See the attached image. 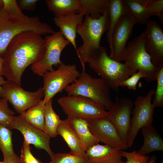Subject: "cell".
<instances>
[{
	"label": "cell",
	"instance_id": "74e56055",
	"mask_svg": "<svg viewBox=\"0 0 163 163\" xmlns=\"http://www.w3.org/2000/svg\"><path fill=\"white\" fill-rule=\"evenodd\" d=\"M0 163H21L20 161V158L17 156L14 159L8 161H0Z\"/></svg>",
	"mask_w": 163,
	"mask_h": 163
},
{
	"label": "cell",
	"instance_id": "7c38bea8",
	"mask_svg": "<svg viewBox=\"0 0 163 163\" xmlns=\"http://www.w3.org/2000/svg\"><path fill=\"white\" fill-rule=\"evenodd\" d=\"M8 128L19 131L24 140L37 149L44 150L51 158L54 153L50 145V138L44 131L32 126L19 116H14Z\"/></svg>",
	"mask_w": 163,
	"mask_h": 163
},
{
	"label": "cell",
	"instance_id": "44dd1931",
	"mask_svg": "<svg viewBox=\"0 0 163 163\" xmlns=\"http://www.w3.org/2000/svg\"><path fill=\"white\" fill-rule=\"evenodd\" d=\"M142 133L144 141L137 152L145 155L154 151L163 150V140L155 128L150 126L142 127Z\"/></svg>",
	"mask_w": 163,
	"mask_h": 163
},
{
	"label": "cell",
	"instance_id": "e0dca14e",
	"mask_svg": "<svg viewBox=\"0 0 163 163\" xmlns=\"http://www.w3.org/2000/svg\"><path fill=\"white\" fill-rule=\"evenodd\" d=\"M120 150L107 145L97 144L86 151L87 160L90 163H125Z\"/></svg>",
	"mask_w": 163,
	"mask_h": 163
},
{
	"label": "cell",
	"instance_id": "cb8c5ba5",
	"mask_svg": "<svg viewBox=\"0 0 163 163\" xmlns=\"http://www.w3.org/2000/svg\"><path fill=\"white\" fill-rule=\"evenodd\" d=\"M48 9L57 17L78 13L80 8L78 0H46Z\"/></svg>",
	"mask_w": 163,
	"mask_h": 163
},
{
	"label": "cell",
	"instance_id": "e575fe53",
	"mask_svg": "<svg viewBox=\"0 0 163 163\" xmlns=\"http://www.w3.org/2000/svg\"><path fill=\"white\" fill-rule=\"evenodd\" d=\"M144 73L141 71H138L130 77L121 82L120 86L126 87L127 88L131 90L136 91V85L142 78H145Z\"/></svg>",
	"mask_w": 163,
	"mask_h": 163
},
{
	"label": "cell",
	"instance_id": "f1b7e54d",
	"mask_svg": "<svg viewBox=\"0 0 163 163\" xmlns=\"http://www.w3.org/2000/svg\"><path fill=\"white\" fill-rule=\"evenodd\" d=\"M48 163H90L87 160L71 152L54 153Z\"/></svg>",
	"mask_w": 163,
	"mask_h": 163
},
{
	"label": "cell",
	"instance_id": "4fadbf2b",
	"mask_svg": "<svg viewBox=\"0 0 163 163\" xmlns=\"http://www.w3.org/2000/svg\"><path fill=\"white\" fill-rule=\"evenodd\" d=\"M88 123L90 132L99 142L120 150L128 148L115 127L106 117L88 120Z\"/></svg>",
	"mask_w": 163,
	"mask_h": 163
},
{
	"label": "cell",
	"instance_id": "ab89813d",
	"mask_svg": "<svg viewBox=\"0 0 163 163\" xmlns=\"http://www.w3.org/2000/svg\"><path fill=\"white\" fill-rule=\"evenodd\" d=\"M3 3L2 0H0V7L3 6Z\"/></svg>",
	"mask_w": 163,
	"mask_h": 163
},
{
	"label": "cell",
	"instance_id": "ba28073f",
	"mask_svg": "<svg viewBox=\"0 0 163 163\" xmlns=\"http://www.w3.org/2000/svg\"><path fill=\"white\" fill-rule=\"evenodd\" d=\"M154 92V90L150 89L145 96H139L134 101L127 138V145L128 148L132 146L140 129L144 127L152 126L155 109L152 100Z\"/></svg>",
	"mask_w": 163,
	"mask_h": 163
},
{
	"label": "cell",
	"instance_id": "83f0119b",
	"mask_svg": "<svg viewBox=\"0 0 163 163\" xmlns=\"http://www.w3.org/2000/svg\"><path fill=\"white\" fill-rule=\"evenodd\" d=\"M120 153L122 157L126 158L127 161L125 163H156L155 155L150 157L146 155L139 154L136 150L131 152L120 150Z\"/></svg>",
	"mask_w": 163,
	"mask_h": 163
},
{
	"label": "cell",
	"instance_id": "2e32d148",
	"mask_svg": "<svg viewBox=\"0 0 163 163\" xmlns=\"http://www.w3.org/2000/svg\"><path fill=\"white\" fill-rule=\"evenodd\" d=\"M83 16L78 13H72L55 16L53 18L56 26L59 28L65 38L71 43L75 51L77 48L76 42L77 29L78 24L83 21Z\"/></svg>",
	"mask_w": 163,
	"mask_h": 163
},
{
	"label": "cell",
	"instance_id": "d6986e66",
	"mask_svg": "<svg viewBox=\"0 0 163 163\" xmlns=\"http://www.w3.org/2000/svg\"><path fill=\"white\" fill-rule=\"evenodd\" d=\"M66 119L86 151L92 146L98 144L99 142L90 130L88 120L72 116H67Z\"/></svg>",
	"mask_w": 163,
	"mask_h": 163
},
{
	"label": "cell",
	"instance_id": "836d02e7",
	"mask_svg": "<svg viewBox=\"0 0 163 163\" xmlns=\"http://www.w3.org/2000/svg\"><path fill=\"white\" fill-rule=\"evenodd\" d=\"M30 145L24 140L21 150V163H43L32 154Z\"/></svg>",
	"mask_w": 163,
	"mask_h": 163
},
{
	"label": "cell",
	"instance_id": "1f68e13d",
	"mask_svg": "<svg viewBox=\"0 0 163 163\" xmlns=\"http://www.w3.org/2000/svg\"><path fill=\"white\" fill-rule=\"evenodd\" d=\"M2 0L3 4V10L15 18L20 20H24L29 18L22 12L16 0Z\"/></svg>",
	"mask_w": 163,
	"mask_h": 163
},
{
	"label": "cell",
	"instance_id": "f546056e",
	"mask_svg": "<svg viewBox=\"0 0 163 163\" xmlns=\"http://www.w3.org/2000/svg\"><path fill=\"white\" fill-rule=\"evenodd\" d=\"M156 81H157L156 87L152 103L155 108L163 106V66L158 69Z\"/></svg>",
	"mask_w": 163,
	"mask_h": 163
},
{
	"label": "cell",
	"instance_id": "52a82bcc",
	"mask_svg": "<svg viewBox=\"0 0 163 163\" xmlns=\"http://www.w3.org/2000/svg\"><path fill=\"white\" fill-rule=\"evenodd\" d=\"M57 102L67 116L89 120L105 117L107 114L103 106L83 96H63L58 99Z\"/></svg>",
	"mask_w": 163,
	"mask_h": 163
},
{
	"label": "cell",
	"instance_id": "f35d334b",
	"mask_svg": "<svg viewBox=\"0 0 163 163\" xmlns=\"http://www.w3.org/2000/svg\"><path fill=\"white\" fill-rule=\"evenodd\" d=\"M3 57L0 56V76H3Z\"/></svg>",
	"mask_w": 163,
	"mask_h": 163
},
{
	"label": "cell",
	"instance_id": "ffe728a7",
	"mask_svg": "<svg viewBox=\"0 0 163 163\" xmlns=\"http://www.w3.org/2000/svg\"><path fill=\"white\" fill-rule=\"evenodd\" d=\"M129 12L123 0H110L108 10L109 24L106 36L110 50L113 30L123 17Z\"/></svg>",
	"mask_w": 163,
	"mask_h": 163
},
{
	"label": "cell",
	"instance_id": "8fae6325",
	"mask_svg": "<svg viewBox=\"0 0 163 163\" xmlns=\"http://www.w3.org/2000/svg\"><path fill=\"white\" fill-rule=\"evenodd\" d=\"M133 103L126 97L115 101L106 117L114 126L122 140L127 145Z\"/></svg>",
	"mask_w": 163,
	"mask_h": 163
},
{
	"label": "cell",
	"instance_id": "603a6c76",
	"mask_svg": "<svg viewBox=\"0 0 163 163\" xmlns=\"http://www.w3.org/2000/svg\"><path fill=\"white\" fill-rule=\"evenodd\" d=\"M45 104L41 99L37 104L20 114L19 116L32 126L44 131Z\"/></svg>",
	"mask_w": 163,
	"mask_h": 163
},
{
	"label": "cell",
	"instance_id": "5b68a950",
	"mask_svg": "<svg viewBox=\"0 0 163 163\" xmlns=\"http://www.w3.org/2000/svg\"><path fill=\"white\" fill-rule=\"evenodd\" d=\"M123 61L130 70L135 73L141 71L148 82L156 81L158 69L152 64L145 45L144 33L135 37L126 46L122 57Z\"/></svg>",
	"mask_w": 163,
	"mask_h": 163
},
{
	"label": "cell",
	"instance_id": "4316f807",
	"mask_svg": "<svg viewBox=\"0 0 163 163\" xmlns=\"http://www.w3.org/2000/svg\"><path fill=\"white\" fill-rule=\"evenodd\" d=\"M11 129L0 124V149L3 155L4 161L14 159L18 155L13 148Z\"/></svg>",
	"mask_w": 163,
	"mask_h": 163
},
{
	"label": "cell",
	"instance_id": "9a60e30c",
	"mask_svg": "<svg viewBox=\"0 0 163 163\" xmlns=\"http://www.w3.org/2000/svg\"><path fill=\"white\" fill-rule=\"evenodd\" d=\"M137 22L128 13L124 15L115 28L112 37V47L110 56L121 62L127 42L132 34L133 28Z\"/></svg>",
	"mask_w": 163,
	"mask_h": 163
},
{
	"label": "cell",
	"instance_id": "3957f363",
	"mask_svg": "<svg viewBox=\"0 0 163 163\" xmlns=\"http://www.w3.org/2000/svg\"><path fill=\"white\" fill-rule=\"evenodd\" d=\"M109 24L108 11L98 18H92L86 15L84 20L78 24L77 34L81 37L83 44L76 52L81 63L82 71L92 53L98 48L103 34L107 31Z\"/></svg>",
	"mask_w": 163,
	"mask_h": 163
},
{
	"label": "cell",
	"instance_id": "9c48e42d",
	"mask_svg": "<svg viewBox=\"0 0 163 163\" xmlns=\"http://www.w3.org/2000/svg\"><path fill=\"white\" fill-rule=\"evenodd\" d=\"M44 39L46 48L44 56L41 59L31 66L32 72L41 76L46 72L54 70L53 66H58L62 62L60 58L62 51L70 43L60 31L46 36Z\"/></svg>",
	"mask_w": 163,
	"mask_h": 163
},
{
	"label": "cell",
	"instance_id": "ac0fdd59",
	"mask_svg": "<svg viewBox=\"0 0 163 163\" xmlns=\"http://www.w3.org/2000/svg\"><path fill=\"white\" fill-rule=\"evenodd\" d=\"M56 133L61 136L66 143L70 149V152L87 160L86 151L66 119L62 120L57 127Z\"/></svg>",
	"mask_w": 163,
	"mask_h": 163
},
{
	"label": "cell",
	"instance_id": "5bb4252c",
	"mask_svg": "<svg viewBox=\"0 0 163 163\" xmlns=\"http://www.w3.org/2000/svg\"><path fill=\"white\" fill-rule=\"evenodd\" d=\"M145 25L143 31L145 48L152 64L158 68L163 66V31L155 21H148Z\"/></svg>",
	"mask_w": 163,
	"mask_h": 163
},
{
	"label": "cell",
	"instance_id": "d4e9b609",
	"mask_svg": "<svg viewBox=\"0 0 163 163\" xmlns=\"http://www.w3.org/2000/svg\"><path fill=\"white\" fill-rule=\"evenodd\" d=\"M123 0L137 23L145 24L151 17L147 8L149 0Z\"/></svg>",
	"mask_w": 163,
	"mask_h": 163
},
{
	"label": "cell",
	"instance_id": "6da1fadb",
	"mask_svg": "<svg viewBox=\"0 0 163 163\" xmlns=\"http://www.w3.org/2000/svg\"><path fill=\"white\" fill-rule=\"evenodd\" d=\"M46 48L45 40L38 33L28 30L18 34L9 43L3 57V76L21 86L25 70L42 59Z\"/></svg>",
	"mask_w": 163,
	"mask_h": 163
},
{
	"label": "cell",
	"instance_id": "d590c367",
	"mask_svg": "<svg viewBox=\"0 0 163 163\" xmlns=\"http://www.w3.org/2000/svg\"><path fill=\"white\" fill-rule=\"evenodd\" d=\"M38 1V0H20L18 1V5L21 11H33L35 9L36 3Z\"/></svg>",
	"mask_w": 163,
	"mask_h": 163
},
{
	"label": "cell",
	"instance_id": "8992f818",
	"mask_svg": "<svg viewBox=\"0 0 163 163\" xmlns=\"http://www.w3.org/2000/svg\"><path fill=\"white\" fill-rule=\"evenodd\" d=\"M57 67L56 70L46 72L42 76L43 100L45 103L74 82L80 74L75 64H66L61 62Z\"/></svg>",
	"mask_w": 163,
	"mask_h": 163
},
{
	"label": "cell",
	"instance_id": "7402d4cb",
	"mask_svg": "<svg viewBox=\"0 0 163 163\" xmlns=\"http://www.w3.org/2000/svg\"><path fill=\"white\" fill-rule=\"evenodd\" d=\"M80 8L78 13L89 15L92 18H98L108 12L110 0H78Z\"/></svg>",
	"mask_w": 163,
	"mask_h": 163
},
{
	"label": "cell",
	"instance_id": "4dcf8cb0",
	"mask_svg": "<svg viewBox=\"0 0 163 163\" xmlns=\"http://www.w3.org/2000/svg\"><path fill=\"white\" fill-rule=\"evenodd\" d=\"M8 102L4 97L0 98V124L8 128L15 113L9 107Z\"/></svg>",
	"mask_w": 163,
	"mask_h": 163
},
{
	"label": "cell",
	"instance_id": "484cf974",
	"mask_svg": "<svg viewBox=\"0 0 163 163\" xmlns=\"http://www.w3.org/2000/svg\"><path fill=\"white\" fill-rule=\"evenodd\" d=\"M52 102L51 99L46 103L44 112V131L50 138L57 136L56 130L62 121L54 110Z\"/></svg>",
	"mask_w": 163,
	"mask_h": 163
},
{
	"label": "cell",
	"instance_id": "7a4b0ae2",
	"mask_svg": "<svg viewBox=\"0 0 163 163\" xmlns=\"http://www.w3.org/2000/svg\"><path fill=\"white\" fill-rule=\"evenodd\" d=\"M86 63L110 89L116 91L118 90L122 81L134 74L125 63L111 58L103 46H100L96 50Z\"/></svg>",
	"mask_w": 163,
	"mask_h": 163
},
{
	"label": "cell",
	"instance_id": "60d3db41",
	"mask_svg": "<svg viewBox=\"0 0 163 163\" xmlns=\"http://www.w3.org/2000/svg\"><path fill=\"white\" fill-rule=\"evenodd\" d=\"M2 97V96L1 95H0V97Z\"/></svg>",
	"mask_w": 163,
	"mask_h": 163
},
{
	"label": "cell",
	"instance_id": "30bf717a",
	"mask_svg": "<svg viewBox=\"0 0 163 163\" xmlns=\"http://www.w3.org/2000/svg\"><path fill=\"white\" fill-rule=\"evenodd\" d=\"M21 86L8 80L2 86V97L7 99L19 114L37 104L44 97L43 88L30 92L25 90Z\"/></svg>",
	"mask_w": 163,
	"mask_h": 163
},
{
	"label": "cell",
	"instance_id": "8d00e7d4",
	"mask_svg": "<svg viewBox=\"0 0 163 163\" xmlns=\"http://www.w3.org/2000/svg\"><path fill=\"white\" fill-rule=\"evenodd\" d=\"M6 80L4 79V78L3 76H0V95L2 97L3 94V85L5 83Z\"/></svg>",
	"mask_w": 163,
	"mask_h": 163
},
{
	"label": "cell",
	"instance_id": "d6a6232c",
	"mask_svg": "<svg viewBox=\"0 0 163 163\" xmlns=\"http://www.w3.org/2000/svg\"><path fill=\"white\" fill-rule=\"evenodd\" d=\"M147 8L151 17H157L163 25V0H149Z\"/></svg>",
	"mask_w": 163,
	"mask_h": 163
},
{
	"label": "cell",
	"instance_id": "277c9868",
	"mask_svg": "<svg viewBox=\"0 0 163 163\" xmlns=\"http://www.w3.org/2000/svg\"><path fill=\"white\" fill-rule=\"evenodd\" d=\"M69 96L78 95L90 99L110 110L113 102L110 88L101 78L92 77L85 71L80 73L78 78L64 89Z\"/></svg>",
	"mask_w": 163,
	"mask_h": 163
}]
</instances>
